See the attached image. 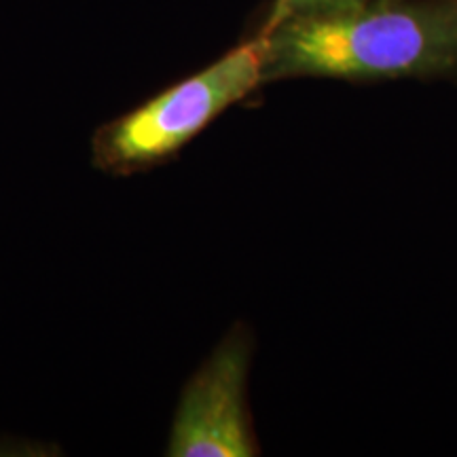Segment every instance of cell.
Here are the masks:
<instances>
[{"mask_svg":"<svg viewBox=\"0 0 457 457\" xmlns=\"http://www.w3.org/2000/svg\"><path fill=\"white\" fill-rule=\"evenodd\" d=\"M253 337L233 328L210 353L182 390L171 421L168 455L171 457H250L259 455L248 404Z\"/></svg>","mask_w":457,"mask_h":457,"instance_id":"3","label":"cell"},{"mask_svg":"<svg viewBox=\"0 0 457 457\" xmlns=\"http://www.w3.org/2000/svg\"><path fill=\"white\" fill-rule=\"evenodd\" d=\"M262 83L265 38L259 32L214 64L102 125L91 140L94 165L112 176L162 165Z\"/></svg>","mask_w":457,"mask_h":457,"instance_id":"2","label":"cell"},{"mask_svg":"<svg viewBox=\"0 0 457 457\" xmlns=\"http://www.w3.org/2000/svg\"><path fill=\"white\" fill-rule=\"evenodd\" d=\"M265 83L394 81L457 72V0H364L259 30Z\"/></svg>","mask_w":457,"mask_h":457,"instance_id":"1","label":"cell"},{"mask_svg":"<svg viewBox=\"0 0 457 457\" xmlns=\"http://www.w3.org/2000/svg\"><path fill=\"white\" fill-rule=\"evenodd\" d=\"M360 3H364V0H273L270 15H267L261 30H270V28L282 24L286 20H295V17L328 13V11L353 7Z\"/></svg>","mask_w":457,"mask_h":457,"instance_id":"4","label":"cell"}]
</instances>
